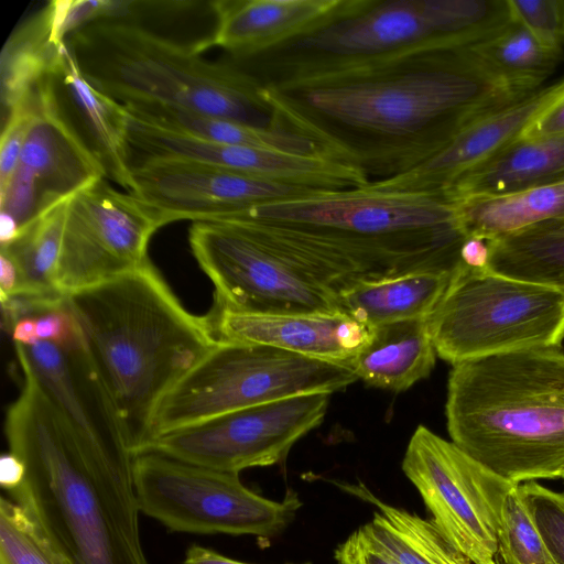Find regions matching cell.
Instances as JSON below:
<instances>
[{
    "label": "cell",
    "instance_id": "6da1fadb",
    "mask_svg": "<svg viewBox=\"0 0 564 564\" xmlns=\"http://www.w3.org/2000/svg\"><path fill=\"white\" fill-rule=\"evenodd\" d=\"M468 47L423 50L264 85L272 123L311 139L326 156L361 170L370 181L405 173L470 122L527 96L494 78Z\"/></svg>",
    "mask_w": 564,
    "mask_h": 564
},
{
    "label": "cell",
    "instance_id": "7a4b0ae2",
    "mask_svg": "<svg viewBox=\"0 0 564 564\" xmlns=\"http://www.w3.org/2000/svg\"><path fill=\"white\" fill-rule=\"evenodd\" d=\"M234 219L254 220L256 241L336 294L419 271L454 273L466 239L446 195L369 185L316 189L216 221Z\"/></svg>",
    "mask_w": 564,
    "mask_h": 564
},
{
    "label": "cell",
    "instance_id": "3957f363",
    "mask_svg": "<svg viewBox=\"0 0 564 564\" xmlns=\"http://www.w3.org/2000/svg\"><path fill=\"white\" fill-rule=\"evenodd\" d=\"M4 433L23 475L10 499L39 522L72 564H149L133 474L89 457L36 382L23 373Z\"/></svg>",
    "mask_w": 564,
    "mask_h": 564
},
{
    "label": "cell",
    "instance_id": "277c9868",
    "mask_svg": "<svg viewBox=\"0 0 564 564\" xmlns=\"http://www.w3.org/2000/svg\"><path fill=\"white\" fill-rule=\"evenodd\" d=\"M85 351L135 455L164 397L219 344L148 260L67 296Z\"/></svg>",
    "mask_w": 564,
    "mask_h": 564
},
{
    "label": "cell",
    "instance_id": "5b68a950",
    "mask_svg": "<svg viewBox=\"0 0 564 564\" xmlns=\"http://www.w3.org/2000/svg\"><path fill=\"white\" fill-rule=\"evenodd\" d=\"M451 441L505 480L561 478L564 351L534 348L453 365L445 404Z\"/></svg>",
    "mask_w": 564,
    "mask_h": 564
},
{
    "label": "cell",
    "instance_id": "8992f818",
    "mask_svg": "<svg viewBox=\"0 0 564 564\" xmlns=\"http://www.w3.org/2000/svg\"><path fill=\"white\" fill-rule=\"evenodd\" d=\"M66 43L87 82L124 106L156 105L273 126L264 84L246 68L204 58L194 44L124 18L89 23Z\"/></svg>",
    "mask_w": 564,
    "mask_h": 564
},
{
    "label": "cell",
    "instance_id": "52a82bcc",
    "mask_svg": "<svg viewBox=\"0 0 564 564\" xmlns=\"http://www.w3.org/2000/svg\"><path fill=\"white\" fill-rule=\"evenodd\" d=\"M508 0H343L315 29L249 58L264 85L471 46L511 22Z\"/></svg>",
    "mask_w": 564,
    "mask_h": 564
},
{
    "label": "cell",
    "instance_id": "ba28073f",
    "mask_svg": "<svg viewBox=\"0 0 564 564\" xmlns=\"http://www.w3.org/2000/svg\"><path fill=\"white\" fill-rule=\"evenodd\" d=\"M357 379L347 365L264 345L219 343L161 401L145 446L223 414L301 394H330Z\"/></svg>",
    "mask_w": 564,
    "mask_h": 564
},
{
    "label": "cell",
    "instance_id": "9c48e42d",
    "mask_svg": "<svg viewBox=\"0 0 564 564\" xmlns=\"http://www.w3.org/2000/svg\"><path fill=\"white\" fill-rule=\"evenodd\" d=\"M426 319L437 356L452 366L562 347L564 293L460 263Z\"/></svg>",
    "mask_w": 564,
    "mask_h": 564
},
{
    "label": "cell",
    "instance_id": "30bf717a",
    "mask_svg": "<svg viewBox=\"0 0 564 564\" xmlns=\"http://www.w3.org/2000/svg\"><path fill=\"white\" fill-rule=\"evenodd\" d=\"M133 476L141 512L173 532L270 540L302 507L294 491L282 500L268 499L247 488L237 473L155 452L135 455Z\"/></svg>",
    "mask_w": 564,
    "mask_h": 564
},
{
    "label": "cell",
    "instance_id": "8fae6325",
    "mask_svg": "<svg viewBox=\"0 0 564 564\" xmlns=\"http://www.w3.org/2000/svg\"><path fill=\"white\" fill-rule=\"evenodd\" d=\"M401 467L458 553L471 564L496 560L503 503L514 484L424 425L412 434Z\"/></svg>",
    "mask_w": 564,
    "mask_h": 564
},
{
    "label": "cell",
    "instance_id": "7c38bea8",
    "mask_svg": "<svg viewBox=\"0 0 564 564\" xmlns=\"http://www.w3.org/2000/svg\"><path fill=\"white\" fill-rule=\"evenodd\" d=\"M188 242L217 306L241 313L341 312L337 294L231 223L194 221Z\"/></svg>",
    "mask_w": 564,
    "mask_h": 564
},
{
    "label": "cell",
    "instance_id": "4fadbf2b",
    "mask_svg": "<svg viewBox=\"0 0 564 564\" xmlns=\"http://www.w3.org/2000/svg\"><path fill=\"white\" fill-rule=\"evenodd\" d=\"M163 221L145 202L105 178L67 200L56 284L64 296L132 271Z\"/></svg>",
    "mask_w": 564,
    "mask_h": 564
},
{
    "label": "cell",
    "instance_id": "5bb4252c",
    "mask_svg": "<svg viewBox=\"0 0 564 564\" xmlns=\"http://www.w3.org/2000/svg\"><path fill=\"white\" fill-rule=\"evenodd\" d=\"M329 395L301 394L237 410L161 435L141 453L155 452L237 474L279 464L300 438L323 422Z\"/></svg>",
    "mask_w": 564,
    "mask_h": 564
},
{
    "label": "cell",
    "instance_id": "9a60e30c",
    "mask_svg": "<svg viewBox=\"0 0 564 564\" xmlns=\"http://www.w3.org/2000/svg\"><path fill=\"white\" fill-rule=\"evenodd\" d=\"M14 346L22 373L36 382L82 449L104 466L133 474L135 454L83 343Z\"/></svg>",
    "mask_w": 564,
    "mask_h": 564
},
{
    "label": "cell",
    "instance_id": "2e32d148",
    "mask_svg": "<svg viewBox=\"0 0 564 564\" xmlns=\"http://www.w3.org/2000/svg\"><path fill=\"white\" fill-rule=\"evenodd\" d=\"M131 176L132 194L151 206L164 226L178 220L215 221L257 205L316 191L174 159L135 161Z\"/></svg>",
    "mask_w": 564,
    "mask_h": 564
},
{
    "label": "cell",
    "instance_id": "e0dca14e",
    "mask_svg": "<svg viewBox=\"0 0 564 564\" xmlns=\"http://www.w3.org/2000/svg\"><path fill=\"white\" fill-rule=\"evenodd\" d=\"M57 87L54 75L34 86L35 116L12 174L35 189L42 213L107 178L104 165L67 116Z\"/></svg>",
    "mask_w": 564,
    "mask_h": 564
},
{
    "label": "cell",
    "instance_id": "ac0fdd59",
    "mask_svg": "<svg viewBox=\"0 0 564 564\" xmlns=\"http://www.w3.org/2000/svg\"><path fill=\"white\" fill-rule=\"evenodd\" d=\"M562 86L563 79L476 119L420 165L368 185L381 191L445 194L459 178L516 139Z\"/></svg>",
    "mask_w": 564,
    "mask_h": 564
},
{
    "label": "cell",
    "instance_id": "d6986e66",
    "mask_svg": "<svg viewBox=\"0 0 564 564\" xmlns=\"http://www.w3.org/2000/svg\"><path fill=\"white\" fill-rule=\"evenodd\" d=\"M205 316L218 343L264 345L343 365L372 330L341 312L241 313L213 304Z\"/></svg>",
    "mask_w": 564,
    "mask_h": 564
},
{
    "label": "cell",
    "instance_id": "ffe728a7",
    "mask_svg": "<svg viewBox=\"0 0 564 564\" xmlns=\"http://www.w3.org/2000/svg\"><path fill=\"white\" fill-rule=\"evenodd\" d=\"M343 0H217L210 2L216 25L193 43L203 53L221 48L249 59L283 45L328 19Z\"/></svg>",
    "mask_w": 564,
    "mask_h": 564
},
{
    "label": "cell",
    "instance_id": "44dd1931",
    "mask_svg": "<svg viewBox=\"0 0 564 564\" xmlns=\"http://www.w3.org/2000/svg\"><path fill=\"white\" fill-rule=\"evenodd\" d=\"M79 119L84 139L105 167L107 178L132 194L129 113L124 105L96 89L82 74L67 43L53 74Z\"/></svg>",
    "mask_w": 564,
    "mask_h": 564
},
{
    "label": "cell",
    "instance_id": "7402d4cb",
    "mask_svg": "<svg viewBox=\"0 0 564 564\" xmlns=\"http://www.w3.org/2000/svg\"><path fill=\"white\" fill-rule=\"evenodd\" d=\"M436 356L427 319L414 318L372 328L346 365L368 386L402 392L431 373Z\"/></svg>",
    "mask_w": 564,
    "mask_h": 564
},
{
    "label": "cell",
    "instance_id": "603a6c76",
    "mask_svg": "<svg viewBox=\"0 0 564 564\" xmlns=\"http://www.w3.org/2000/svg\"><path fill=\"white\" fill-rule=\"evenodd\" d=\"M564 178V135L544 139L517 137L459 178L445 195L449 199L495 196Z\"/></svg>",
    "mask_w": 564,
    "mask_h": 564
},
{
    "label": "cell",
    "instance_id": "cb8c5ba5",
    "mask_svg": "<svg viewBox=\"0 0 564 564\" xmlns=\"http://www.w3.org/2000/svg\"><path fill=\"white\" fill-rule=\"evenodd\" d=\"M453 273L419 271L355 285L337 294L341 313L375 328L427 318L444 295Z\"/></svg>",
    "mask_w": 564,
    "mask_h": 564
},
{
    "label": "cell",
    "instance_id": "d4e9b609",
    "mask_svg": "<svg viewBox=\"0 0 564 564\" xmlns=\"http://www.w3.org/2000/svg\"><path fill=\"white\" fill-rule=\"evenodd\" d=\"M466 235L494 240L564 216V178L495 196L452 199Z\"/></svg>",
    "mask_w": 564,
    "mask_h": 564
},
{
    "label": "cell",
    "instance_id": "484cf974",
    "mask_svg": "<svg viewBox=\"0 0 564 564\" xmlns=\"http://www.w3.org/2000/svg\"><path fill=\"white\" fill-rule=\"evenodd\" d=\"M468 50L494 78L519 95L540 89L563 56V50L542 43L513 19Z\"/></svg>",
    "mask_w": 564,
    "mask_h": 564
},
{
    "label": "cell",
    "instance_id": "4316f807",
    "mask_svg": "<svg viewBox=\"0 0 564 564\" xmlns=\"http://www.w3.org/2000/svg\"><path fill=\"white\" fill-rule=\"evenodd\" d=\"M488 243V270L564 293V216Z\"/></svg>",
    "mask_w": 564,
    "mask_h": 564
},
{
    "label": "cell",
    "instance_id": "83f0119b",
    "mask_svg": "<svg viewBox=\"0 0 564 564\" xmlns=\"http://www.w3.org/2000/svg\"><path fill=\"white\" fill-rule=\"evenodd\" d=\"M126 108L144 120L213 142L325 155L311 139L280 127H259L156 105Z\"/></svg>",
    "mask_w": 564,
    "mask_h": 564
},
{
    "label": "cell",
    "instance_id": "f1b7e54d",
    "mask_svg": "<svg viewBox=\"0 0 564 564\" xmlns=\"http://www.w3.org/2000/svg\"><path fill=\"white\" fill-rule=\"evenodd\" d=\"M378 511L361 528L398 564H453L456 550L431 520L376 498L362 486H349Z\"/></svg>",
    "mask_w": 564,
    "mask_h": 564
},
{
    "label": "cell",
    "instance_id": "f546056e",
    "mask_svg": "<svg viewBox=\"0 0 564 564\" xmlns=\"http://www.w3.org/2000/svg\"><path fill=\"white\" fill-rule=\"evenodd\" d=\"M65 43L54 40L47 6L10 36L1 54L2 119L40 80L54 74Z\"/></svg>",
    "mask_w": 564,
    "mask_h": 564
},
{
    "label": "cell",
    "instance_id": "4dcf8cb0",
    "mask_svg": "<svg viewBox=\"0 0 564 564\" xmlns=\"http://www.w3.org/2000/svg\"><path fill=\"white\" fill-rule=\"evenodd\" d=\"M67 200L46 209L22 229L17 240L1 247L20 271L21 290L18 295L51 301L66 299L57 289L56 278Z\"/></svg>",
    "mask_w": 564,
    "mask_h": 564
},
{
    "label": "cell",
    "instance_id": "1f68e13d",
    "mask_svg": "<svg viewBox=\"0 0 564 564\" xmlns=\"http://www.w3.org/2000/svg\"><path fill=\"white\" fill-rule=\"evenodd\" d=\"M0 564H72L39 522L11 500L0 501Z\"/></svg>",
    "mask_w": 564,
    "mask_h": 564
},
{
    "label": "cell",
    "instance_id": "d6a6232c",
    "mask_svg": "<svg viewBox=\"0 0 564 564\" xmlns=\"http://www.w3.org/2000/svg\"><path fill=\"white\" fill-rule=\"evenodd\" d=\"M498 540V555L505 564H556L524 505L518 485L506 497Z\"/></svg>",
    "mask_w": 564,
    "mask_h": 564
},
{
    "label": "cell",
    "instance_id": "836d02e7",
    "mask_svg": "<svg viewBox=\"0 0 564 564\" xmlns=\"http://www.w3.org/2000/svg\"><path fill=\"white\" fill-rule=\"evenodd\" d=\"M524 505L556 564H564V492L536 481L518 485Z\"/></svg>",
    "mask_w": 564,
    "mask_h": 564
},
{
    "label": "cell",
    "instance_id": "e575fe53",
    "mask_svg": "<svg viewBox=\"0 0 564 564\" xmlns=\"http://www.w3.org/2000/svg\"><path fill=\"white\" fill-rule=\"evenodd\" d=\"M512 19L542 43L564 46V0H508Z\"/></svg>",
    "mask_w": 564,
    "mask_h": 564
},
{
    "label": "cell",
    "instance_id": "d590c367",
    "mask_svg": "<svg viewBox=\"0 0 564 564\" xmlns=\"http://www.w3.org/2000/svg\"><path fill=\"white\" fill-rule=\"evenodd\" d=\"M35 116L34 87L3 118L0 140V192L6 188L19 163Z\"/></svg>",
    "mask_w": 564,
    "mask_h": 564
},
{
    "label": "cell",
    "instance_id": "8d00e7d4",
    "mask_svg": "<svg viewBox=\"0 0 564 564\" xmlns=\"http://www.w3.org/2000/svg\"><path fill=\"white\" fill-rule=\"evenodd\" d=\"M337 564H398L360 527L335 551Z\"/></svg>",
    "mask_w": 564,
    "mask_h": 564
},
{
    "label": "cell",
    "instance_id": "74e56055",
    "mask_svg": "<svg viewBox=\"0 0 564 564\" xmlns=\"http://www.w3.org/2000/svg\"><path fill=\"white\" fill-rule=\"evenodd\" d=\"M556 135H564V79L555 98L543 107L519 134L524 139H544Z\"/></svg>",
    "mask_w": 564,
    "mask_h": 564
},
{
    "label": "cell",
    "instance_id": "f35d334b",
    "mask_svg": "<svg viewBox=\"0 0 564 564\" xmlns=\"http://www.w3.org/2000/svg\"><path fill=\"white\" fill-rule=\"evenodd\" d=\"M489 254L488 240L476 236L466 237L459 251L462 263L471 269H487Z\"/></svg>",
    "mask_w": 564,
    "mask_h": 564
},
{
    "label": "cell",
    "instance_id": "ab89813d",
    "mask_svg": "<svg viewBox=\"0 0 564 564\" xmlns=\"http://www.w3.org/2000/svg\"><path fill=\"white\" fill-rule=\"evenodd\" d=\"M21 290L20 271L4 251L0 252V301L18 295Z\"/></svg>",
    "mask_w": 564,
    "mask_h": 564
},
{
    "label": "cell",
    "instance_id": "60d3db41",
    "mask_svg": "<svg viewBox=\"0 0 564 564\" xmlns=\"http://www.w3.org/2000/svg\"><path fill=\"white\" fill-rule=\"evenodd\" d=\"M182 564H251L241 561H237L225 556L216 552L215 550L193 544L191 545L185 553V557ZM285 564H310L305 563H285Z\"/></svg>",
    "mask_w": 564,
    "mask_h": 564
},
{
    "label": "cell",
    "instance_id": "b9f144b4",
    "mask_svg": "<svg viewBox=\"0 0 564 564\" xmlns=\"http://www.w3.org/2000/svg\"><path fill=\"white\" fill-rule=\"evenodd\" d=\"M23 475V464L18 456L8 452L0 459V484L7 491L15 487Z\"/></svg>",
    "mask_w": 564,
    "mask_h": 564
},
{
    "label": "cell",
    "instance_id": "7bdbcfd3",
    "mask_svg": "<svg viewBox=\"0 0 564 564\" xmlns=\"http://www.w3.org/2000/svg\"><path fill=\"white\" fill-rule=\"evenodd\" d=\"M21 234V227L18 221L8 213L0 212V242L1 247L9 246Z\"/></svg>",
    "mask_w": 564,
    "mask_h": 564
},
{
    "label": "cell",
    "instance_id": "ee69618b",
    "mask_svg": "<svg viewBox=\"0 0 564 564\" xmlns=\"http://www.w3.org/2000/svg\"><path fill=\"white\" fill-rule=\"evenodd\" d=\"M453 564H471L465 556H463L457 551L453 557Z\"/></svg>",
    "mask_w": 564,
    "mask_h": 564
},
{
    "label": "cell",
    "instance_id": "f6af8a7d",
    "mask_svg": "<svg viewBox=\"0 0 564 564\" xmlns=\"http://www.w3.org/2000/svg\"><path fill=\"white\" fill-rule=\"evenodd\" d=\"M488 564H499V563L495 560V561H492V562H490Z\"/></svg>",
    "mask_w": 564,
    "mask_h": 564
},
{
    "label": "cell",
    "instance_id": "bcb514c9",
    "mask_svg": "<svg viewBox=\"0 0 564 564\" xmlns=\"http://www.w3.org/2000/svg\"><path fill=\"white\" fill-rule=\"evenodd\" d=\"M561 479H563V480H564V470H563V473H562V475H561Z\"/></svg>",
    "mask_w": 564,
    "mask_h": 564
}]
</instances>
